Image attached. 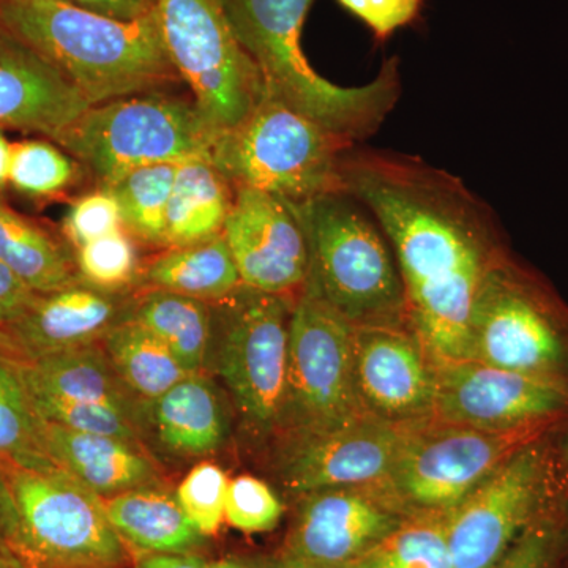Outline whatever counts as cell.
Instances as JSON below:
<instances>
[{"label": "cell", "mask_w": 568, "mask_h": 568, "mask_svg": "<svg viewBox=\"0 0 568 568\" xmlns=\"http://www.w3.org/2000/svg\"><path fill=\"white\" fill-rule=\"evenodd\" d=\"M343 190L375 216L405 283L407 320L436 364L469 361L470 317L500 260L493 213L463 182L398 153L349 149Z\"/></svg>", "instance_id": "cell-1"}, {"label": "cell", "mask_w": 568, "mask_h": 568, "mask_svg": "<svg viewBox=\"0 0 568 568\" xmlns=\"http://www.w3.org/2000/svg\"><path fill=\"white\" fill-rule=\"evenodd\" d=\"M0 28L51 63L92 106L181 80L156 10L122 21L63 0H0Z\"/></svg>", "instance_id": "cell-2"}, {"label": "cell", "mask_w": 568, "mask_h": 568, "mask_svg": "<svg viewBox=\"0 0 568 568\" xmlns=\"http://www.w3.org/2000/svg\"><path fill=\"white\" fill-rule=\"evenodd\" d=\"M242 47L263 74L265 92L349 142L379 129L399 97L395 61L361 88L316 73L302 50V29L315 0H223Z\"/></svg>", "instance_id": "cell-3"}, {"label": "cell", "mask_w": 568, "mask_h": 568, "mask_svg": "<svg viewBox=\"0 0 568 568\" xmlns=\"http://www.w3.org/2000/svg\"><path fill=\"white\" fill-rule=\"evenodd\" d=\"M295 204L308 237L306 284L353 327L409 325L405 283L368 209L345 190Z\"/></svg>", "instance_id": "cell-4"}, {"label": "cell", "mask_w": 568, "mask_h": 568, "mask_svg": "<svg viewBox=\"0 0 568 568\" xmlns=\"http://www.w3.org/2000/svg\"><path fill=\"white\" fill-rule=\"evenodd\" d=\"M354 145L264 92L244 121L219 133L212 162L234 189L304 203L342 192L343 156Z\"/></svg>", "instance_id": "cell-5"}, {"label": "cell", "mask_w": 568, "mask_h": 568, "mask_svg": "<svg viewBox=\"0 0 568 568\" xmlns=\"http://www.w3.org/2000/svg\"><path fill=\"white\" fill-rule=\"evenodd\" d=\"M216 136L193 100L152 92L93 104L54 142L106 185L138 168L212 156Z\"/></svg>", "instance_id": "cell-6"}, {"label": "cell", "mask_w": 568, "mask_h": 568, "mask_svg": "<svg viewBox=\"0 0 568 568\" xmlns=\"http://www.w3.org/2000/svg\"><path fill=\"white\" fill-rule=\"evenodd\" d=\"M294 298L241 286L213 306L207 368L223 381L253 435L278 428Z\"/></svg>", "instance_id": "cell-7"}, {"label": "cell", "mask_w": 568, "mask_h": 568, "mask_svg": "<svg viewBox=\"0 0 568 568\" xmlns=\"http://www.w3.org/2000/svg\"><path fill=\"white\" fill-rule=\"evenodd\" d=\"M545 429L488 433L432 418L407 429L387 476L368 488L407 518L443 517Z\"/></svg>", "instance_id": "cell-8"}, {"label": "cell", "mask_w": 568, "mask_h": 568, "mask_svg": "<svg viewBox=\"0 0 568 568\" xmlns=\"http://www.w3.org/2000/svg\"><path fill=\"white\" fill-rule=\"evenodd\" d=\"M18 510L14 551L31 568H129L103 497L61 469L3 470Z\"/></svg>", "instance_id": "cell-9"}, {"label": "cell", "mask_w": 568, "mask_h": 568, "mask_svg": "<svg viewBox=\"0 0 568 568\" xmlns=\"http://www.w3.org/2000/svg\"><path fill=\"white\" fill-rule=\"evenodd\" d=\"M369 416L354 379L353 325L305 283L294 298L286 386L276 433L321 435Z\"/></svg>", "instance_id": "cell-10"}, {"label": "cell", "mask_w": 568, "mask_h": 568, "mask_svg": "<svg viewBox=\"0 0 568 568\" xmlns=\"http://www.w3.org/2000/svg\"><path fill=\"white\" fill-rule=\"evenodd\" d=\"M164 47L216 133L239 125L263 99V74L235 36L223 0H156Z\"/></svg>", "instance_id": "cell-11"}, {"label": "cell", "mask_w": 568, "mask_h": 568, "mask_svg": "<svg viewBox=\"0 0 568 568\" xmlns=\"http://www.w3.org/2000/svg\"><path fill=\"white\" fill-rule=\"evenodd\" d=\"M469 361L568 383V316L504 257L481 280L470 317Z\"/></svg>", "instance_id": "cell-12"}, {"label": "cell", "mask_w": 568, "mask_h": 568, "mask_svg": "<svg viewBox=\"0 0 568 568\" xmlns=\"http://www.w3.org/2000/svg\"><path fill=\"white\" fill-rule=\"evenodd\" d=\"M556 487L558 467L541 436L519 447L446 515L454 568H496L551 508Z\"/></svg>", "instance_id": "cell-13"}, {"label": "cell", "mask_w": 568, "mask_h": 568, "mask_svg": "<svg viewBox=\"0 0 568 568\" xmlns=\"http://www.w3.org/2000/svg\"><path fill=\"white\" fill-rule=\"evenodd\" d=\"M10 365L44 422L142 444L148 403L122 383L100 343Z\"/></svg>", "instance_id": "cell-14"}, {"label": "cell", "mask_w": 568, "mask_h": 568, "mask_svg": "<svg viewBox=\"0 0 568 568\" xmlns=\"http://www.w3.org/2000/svg\"><path fill=\"white\" fill-rule=\"evenodd\" d=\"M568 409V383L463 361L437 364L433 418L488 433L548 428Z\"/></svg>", "instance_id": "cell-15"}, {"label": "cell", "mask_w": 568, "mask_h": 568, "mask_svg": "<svg viewBox=\"0 0 568 568\" xmlns=\"http://www.w3.org/2000/svg\"><path fill=\"white\" fill-rule=\"evenodd\" d=\"M234 190L222 234L242 286L297 295L310 272L308 237L297 204L261 190Z\"/></svg>", "instance_id": "cell-16"}, {"label": "cell", "mask_w": 568, "mask_h": 568, "mask_svg": "<svg viewBox=\"0 0 568 568\" xmlns=\"http://www.w3.org/2000/svg\"><path fill=\"white\" fill-rule=\"evenodd\" d=\"M353 357L366 414L399 426L432 420L437 364L409 325L353 327Z\"/></svg>", "instance_id": "cell-17"}, {"label": "cell", "mask_w": 568, "mask_h": 568, "mask_svg": "<svg viewBox=\"0 0 568 568\" xmlns=\"http://www.w3.org/2000/svg\"><path fill=\"white\" fill-rule=\"evenodd\" d=\"M409 428L365 416L321 435L283 439L278 457L282 484L298 497L325 488L379 484Z\"/></svg>", "instance_id": "cell-18"}, {"label": "cell", "mask_w": 568, "mask_h": 568, "mask_svg": "<svg viewBox=\"0 0 568 568\" xmlns=\"http://www.w3.org/2000/svg\"><path fill=\"white\" fill-rule=\"evenodd\" d=\"M409 519L368 487L320 489L301 496L282 551L349 567Z\"/></svg>", "instance_id": "cell-19"}, {"label": "cell", "mask_w": 568, "mask_h": 568, "mask_svg": "<svg viewBox=\"0 0 568 568\" xmlns=\"http://www.w3.org/2000/svg\"><path fill=\"white\" fill-rule=\"evenodd\" d=\"M134 298L104 293L78 282L39 294L20 317L0 325V358L10 364L99 345L115 325L132 316Z\"/></svg>", "instance_id": "cell-20"}, {"label": "cell", "mask_w": 568, "mask_h": 568, "mask_svg": "<svg viewBox=\"0 0 568 568\" xmlns=\"http://www.w3.org/2000/svg\"><path fill=\"white\" fill-rule=\"evenodd\" d=\"M91 106L51 63L0 28V132L20 130L55 141Z\"/></svg>", "instance_id": "cell-21"}, {"label": "cell", "mask_w": 568, "mask_h": 568, "mask_svg": "<svg viewBox=\"0 0 568 568\" xmlns=\"http://www.w3.org/2000/svg\"><path fill=\"white\" fill-rule=\"evenodd\" d=\"M43 435L52 462L103 499L163 485L159 466L142 444L44 420Z\"/></svg>", "instance_id": "cell-22"}, {"label": "cell", "mask_w": 568, "mask_h": 568, "mask_svg": "<svg viewBox=\"0 0 568 568\" xmlns=\"http://www.w3.org/2000/svg\"><path fill=\"white\" fill-rule=\"evenodd\" d=\"M148 429L175 457L215 454L230 432L222 394L204 373L183 377L166 394L148 403Z\"/></svg>", "instance_id": "cell-23"}, {"label": "cell", "mask_w": 568, "mask_h": 568, "mask_svg": "<svg viewBox=\"0 0 568 568\" xmlns=\"http://www.w3.org/2000/svg\"><path fill=\"white\" fill-rule=\"evenodd\" d=\"M108 517L129 547L141 552H197L205 538L163 487H144L108 497Z\"/></svg>", "instance_id": "cell-24"}, {"label": "cell", "mask_w": 568, "mask_h": 568, "mask_svg": "<svg viewBox=\"0 0 568 568\" xmlns=\"http://www.w3.org/2000/svg\"><path fill=\"white\" fill-rule=\"evenodd\" d=\"M234 186L212 156L179 164L166 212L164 246H183L223 233L234 203Z\"/></svg>", "instance_id": "cell-25"}, {"label": "cell", "mask_w": 568, "mask_h": 568, "mask_svg": "<svg viewBox=\"0 0 568 568\" xmlns=\"http://www.w3.org/2000/svg\"><path fill=\"white\" fill-rule=\"evenodd\" d=\"M148 290L219 302L242 286L223 234L160 254L140 276Z\"/></svg>", "instance_id": "cell-26"}, {"label": "cell", "mask_w": 568, "mask_h": 568, "mask_svg": "<svg viewBox=\"0 0 568 568\" xmlns=\"http://www.w3.org/2000/svg\"><path fill=\"white\" fill-rule=\"evenodd\" d=\"M130 317L163 342L189 375L207 369L213 339L211 302L148 290L134 298Z\"/></svg>", "instance_id": "cell-27"}, {"label": "cell", "mask_w": 568, "mask_h": 568, "mask_svg": "<svg viewBox=\"0 0 568 568\" xmlns=\"http://www.w3.org/2000/svg\"><path fill=\"white\" fill-rule=\"evenodd\" d=\"M0 263L37 294H51L80 282L65 246L39 224L0 203Z\"/></svg>", "instance_id": "cell-28"}, {"label": "cell", "mask_w": 568, "mask_h": 568, "mask_svg": "<svg viewBox=\"0 0 568 568\" xmlns=\"http://www.w3.org/2000/svg\"><path fill=\"white\" fill-rule=\"evenodd\" d=\"M100 346L122 383L142 402L160 398L189 376L166 345L132 317L112 327Z\"/></svg>", "instance_id": "cell-29"}, {"label": "cell", "mask_w": 568, "mask_h": 568, "mask_svg": "<svg viewBox=\"0 0 568 568\" xmlns=\"http://www.w3.org/2000/svg\"><path fill=\"white\" fill-rule=\"evenodd\" d=\"M11 467L59 469L44 444L43 420L13 366L0 358V469Z\"/></svg>", "instance_id": "cell-30"}, {"label": "cell", "mask_w": 568, "mask_h": 568, "mask_svg": "<svg viewBox=\"0 0 568 568\" xmlns=\"http://www.w3.org/2000/svg\"><path fill=\"white\" fill-rule=\"evenodd\" d=\"M179 164L138 168L102 185L118 201L123 230L144 244L164 246L168 204Z\"/></svg>", "instance_id": "cell-31"}, {"label": "cell", "mask_w": 568, "mask_h": 568, "mask_svg": "<svg viewBox=\"0 0 568 568\" xmlns=\"http://www.w3.org/2000/svg\"><path fill=\"white\" fill-rule=\"evenodd\" d=\"M347 568H454L446 515L409 519Z\"/></svg>", "instance_id": "cell-32"}, {"label": "cell", "mask_w": 568, "mask_h": 568, "mask_svg": "<svg viewBox=\"0 0 568 568\" xmlns=\"http://www.w3.org/2000/svg\"><path fill=\"white\" fill-rule=\"evenodd\" d=\"M80 163L50 140L13 142L10 186L32 200H48L69 190L78 179Z\"/></svg>", "instance_id": "cell-33"}, {"label": "cell", "mask_w": 568, "mask_h": 568, "mask_svg": "<svg viewBox=\"0 0 568 568\" xmlns=\"http://www.w3.org/2000/svg\"><path fill=\"white\" fill-rule=\"evenodd\" d=\"M74 264L80 282L104 293H122L140 272L136 246L125 230L78 248Z\"/></svg>", "instance_id": "cell-34"}, {"label": "cell", "mask_w": 568, "mask_h": 568, "mask_svg": "<svg viewBox=\"0 0 568 568\" xmlns=\"http://www.w3.org/2000/svg\"><path fill=\"white\" fill-rule=\"evenodd\" d=\"M227 487L230 478L222 467L203 462L186 474L175 491L186 518L204 537L215 536L222 528Z\"/></svg>", "instance_id": "cell-35"}, {"label": "cell", "mask_w": 568, "mask_h": 568, "mask_svg": "<svg viewBox=\"0 0 568 568\" xmlns=\"http://www.w3.org/2000/svg\"><path fill=\"white\" fill-rule=\"evenodd\" d=\"M283 504L274 489L254 476L230 480L224 519L246 534L268 532L283 517Z\"/></svg>", "instance_id": "cell-36"}, {"label": "cell", "mask_w": 568, "mask_h": 568, "mask_svg": "<svg viewBox=\"0 0 568 568\" xmlns=\"http://www.w3.org/2000/svg\"><path fill=\"white\" fill-rule=\"evenodd\" d=\"M62 226L67 241L78 250L123 230L121 209L108 190L100 189L78 197L67 212Z\"/></svg>", "instance_id": "cell-37"}, {"label": "cell", "mask_w": 568, "mask_h": 568, "mask_svg": "<svg viewBox=\"0 0 568 568\" xmlns=\"http://www.w3.org/2000/svg\"><path fill=\"white\" fill-rule=\"evenodd\" d=\"M562 545V523L549 508L518 537L496 568H552Z\"/></svg>", "instance_id": "cell-38"}, {"label": "cell", "mask_w": 568, "mask_h": 568, "mask_svg": "<svg viewBox=\"0 0 568 568\" xmlns=\"http://www.w3.org/2000/svg\"><path fill=\"white\" fill-rule=\"evenodd\" d=\"M351 13L376 33L386 39L396 29L405 28L416 20L422 0H338Z\"/></svg>", "instance_id": "cell-39"}, {"label": "cell", "mask_w": 568, "mask_h": 568, "mask_svg": "<svg viewBox=\"0 0 568 568\" xmlns=\"http://www.w3.org/2000/svg\"><path fill=\"white\" fill-rule=\"evenodd\" d=\"M39 294L33 293L20 276L13 274L6 264L0 263V325L20 317L36 302Z\"/></svg>", "instance_id": "cell-40"}, {"label": "cell", "mask_w": 568, "mask_h": 568, "mask_svg": "<svg viewBox=\"0 0 568 568\" xmlns=\"http://www.w3.org/2000/svg\"><path fill=\"white\" fill-rule=\"evenodd\" d=\"M63 2L122 21L141 20L156 10V0H63Z\"/></svg>", "instance_id": "cell-41"}, {"label": "cell", "mask_w": 568, "mask_h": 568, "mask_svg": "<svg viewBox=\"0 0 568 568\" xmlns=\"http://www.w3.org/2000/svg\"><path fill=\"white\" fill-rule=\"evenodd\" d=\"M18 536V510L9 478L0 469V548H14ZM14 551V549H13Z\"/></svg>", "instance_id": "cell-42"}, {"label": "cell", "mask_w": 568, "mask_h": 568, "mask_svg": "<svg viewBox=\"0 0 568 568\" xmlns=\"http://www.w3.org/2000/svg\"><path fill=\"white\" fill-rule=\"evenodd\" d=\"M200 552H141L136 568H209Z\"/></svg>", "instance_id": "cell-43"}, {"label": "cell", "mask_w": 568, "mask_h": 568, "mask_svg": "<svg viewBox=\"0 0 568 568\" xmlns=\"http://www.w3.org/2000/svg\"><path fill=\"white\" fill-rule=\"evenodd\" d=\"M265 568H347L342 566H328V564L312 562V560H305L301 558H294V556L286 555V552L280 551L275 558L268 559L265 562Z\"/></svg>", "instance_id": "cell-44"}, {"label": "cell", "mask_w": 568, "mask_h": 568, "mask_svg": "<svg viewBox=\"0 0 568 568\" xmlns=\"http://www.w3.org/2000/svg\"><path fill=\"white\" fill-rule=\"evenodd\" d=\"M11 155H13V142L9 141L6 132H0V193L10 186Z\"/></svg>", "instance_id": "cell-45"}, {"label": "cell", "mask_w": 568, "mask_h": 568, "mask_svg": "<svg viewBox=\"0 0 568 568\" xmlns=\"http://www.w3.org/2000/svg\"><path fill=\"white\" fill-rule=\"evenodd\" d=\"M0 568H31L17 551L10 548H0Z\"/></svg>", "instance_id": "cell-46"}, {"label": "cell", "mask_w": 568, "mask_h": 568, "mask_svg": "<svg viewBox=\"0 0 568 568\" xmlns=\"http://www.w3.org/2000/svg\"><path fill=\"white\" fill-rule=\"evenodd\" d=\"M209 568H265L264 564H256L253 560L239 558H224L209 564Z\"/></svg>", "instance_id": "cell-47"}, {"label": "cell", "mask_w": 568, "mask_h": 568, "mask_svg": "<svg viewBox=\"0 0 568 568\" xmlns=\"http://www.w3.org/2000/svg\"><path fill=\"white\" fill-rule=\"evenodd\" d=\"M560 467H562L564 474H566L568 481V424L566 436H564L562 455H560Z\"/></svg>", "instance_id": "cell-48"}]
</instances>
